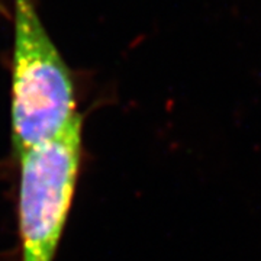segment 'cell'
<instances>
[{
	"label": "cell",
	"mask_w": 261,
	"mask_h": 261,
	"mask_svg": "<svg viewBox=\"0 0 261 261\" xmlns=\"http://www.w3.org/2000/svg\"><path fill=\"white\" fill-rule=\"evenodd\" d=\"M10 116L15 157L83 123L70 71L32 0H15Z\"/></svg>",
	"instance_id": "obj_1"
},
{
	"label": "cell",
	"mask_w": 261,
	"mask_h": 261,
	"mask_svg": "<svg viewBox=\"0 0 261 261\" xmlns=\"http://www.w3.org/2000/svg\"><path fill=\"white\" fill-rule=\"evenodd\" d=\"M83 155V123L31 147L19 164L22 261H54L71 209Z\"/></svg>",
	"instance_id": "obj_2"
}]
</instances>
